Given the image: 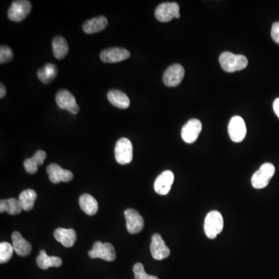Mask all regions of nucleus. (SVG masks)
Returning <instances> with one entry per match:
<instances>
[{"instance_id":"nucleus-1","label":"nucleus","mask_w":279,"mask_h":279,"mask_svg":"<svg viewBox=\"0 0 279 279\" xmlns=\"http://www.w3.org/2000/svg\"><path fill=\"white\" fill-rule=\"evenodd\" d=\"M220 65L227 72L241 71L245 69L248 65V58L242 55H234L231 52H223L220 56Z\"/></svg>"},{"instance_id":"nucleus-2","label":"nucleus","mask_w":279,"mask_h":279,"mask_svg":"<svg viewBox=\"0 0 279 279\" xmlns=\"http://www.w3.org/2000/svg\"><path fill=\"white\" fill-rule=\"evenodd\" d=\"M223 218L221 213L217 210H213L207 215L204 223V231L207 237L214 239L220 234L223 229Z\"/></svg>"},{"instance_id":"nucleus-3","label":"nucleus","mask_w":279,"mask_h":279,"mask_svg":"<svg viewBox=\"0 0 279 279\" xmlns=\"http://www.w3.org/2000/svg\"><path fill=\"white\" fill-rule=\"evenodd\" d=\"M274 172H275V169L272 164H263L261 168L253 175L251 178V184L253 187L257 189L265 188L272 179Z\"/></svg>"},{"instance_id":"nucleus-4","label":"nucleus","mask_w":279,"mask_h":279,"mask_svg":"<svg viewBox=\"0 0 279 279\" xmlns=\"http://www.w3.org/2000/svg\"><path fill=\"white\" fill-rule=\"evenodd\" d=\"M115 158L119 165L131 163L133 159L132 143L128 138L119 139L115 146Z\"/></svg>"},{"instance_id":"nucleus-5","label":"nucleus","mask_w":279,"mask_h":279,"mask_svg":"<svg viewBox=\"0 0 279 279\" xmlns=\"http://www.w3.org/2000/svg\"><path fill=\"white\" fill-rule=\"evenodd\" d=\"M179 10L180 7L176 3H164L156 8L154 15L159 21L166 23L174 18H180Z\"/></svg>"},{"instance_id":"nucleus-6","label":"nucleus","mask_w":279,"mask_h":279,"mask_svg":"<svg viewBox=\"0 0 279 279\" xmlns=\"http://www.w3.org/2000/svg\"><path fill=\"white\" fill-rule=\"evenodd\" d=\"M32 6L30 1L19 0L12 3L8 10V17L14 22L22 21L31 11Z\"/></svg>"},{"instance_id":"nucleus-7","label":"nucleus","mask_w":279,"mask_h":279,"mask_svg":"<svg viewBox=\"0 0 279 279\" xmlns=\"http://www.w3.org/2000/svg\"><path fill=\"white\" fill-rule=\"evenodd\" d=\"M89 256L91 258H100L106 261H113L116 259V251L110 243L96 242L93 249L89 251Z\"/></svg>"},{"instance_id":"nucleus-8","label":"nucleus","mask_w":279,"mask_h":279,"mask_svg":"<svg viewBox=\"0 0 279 279\" xmlns=\"http://www.w3.org/2000/svg\"><path fill=\"white\" fill-rule=\"evenodd\" d=\"M228 132L233 142L240 143L243 141L247 134L246 124L243 118L239 116H233L229 123Z\"/></svg>"},{"instance_id":"nucleus-9","label":"nucleus","mask_w":279,"mask_h":279,"mask_svg":"<svg viewBox=\"0 0 279 279\" xmlns=\"http://www.w3.org/2000/svg\"><path fill=\"white\" fill-rule=\"evenodd\" d=\"M57 104L61 109H67L73 114H77L80 109L74 96L68 90H61L55 96Z\"/></svg>"},{"instance_id":"nucleus-10","label":"nucleus","mask_w":279,"mask_h":279,"mask_svg":"<svg viewBox=\"0 0 279 279\" xmlns=\"http://www.w3.org/2000/svg\"><path fill=\"white\" fill-rule=\"evenodd\" d=\"M185 76V69L179 64L171 65L163 74V82L169 87H175L182 83Z\"/></svg>"},{"instance_id":"nucleus-11","label":"nucleus","mask_w":279,"mask_h":279,"mask_svg":"<svg viewBox=\"0 0 279 279\" xmlns=\"http://www.w3.org/2000/svg\"><path fill=\"white\" fill-rule=\"evenodd\" d=\"M126 223H127V229L131 234L140 233L144 228V221L141 214L134 210V209H128L124 212Z\"/></svg>"},{"instance_id":"nucleus-12","label":"nucleus","mask_w":279,"mask_h":279,"mask_svg":"<svg viewBox=\"0 0 279 279\" xmlns=\"http://www.w3.org/2000/svg\"><path fill=\"white\" fill-rule=\"evenodd\" d=\"M202 131V124L198 119L188 121L182 129V138L187 144H193Z\"/></svg>"},{"instance_id":"nucleus-13","label":"nucleus","mask_w":279,"mask_h":279,"mask_svg":"<svg viewBox=\"0 0 279 279\" xmlns=\"http://www.w3.org/2000/svg\"><path fill=\"white\" fill-rule=\"evenodd\" d=\"M131 56L129 51L123 48H112L103 50L100 53L101 61L106 63H116L128 59Z\"/></svg>"},{"instance_id":"nucleus-14","label":"nucleus","mask_w":279,"mask_h":279,"mask_svg":"<svg viewBox=\"0 0 279 279\" xmlns=\"http://www.w3.org/2000/svg\"><path fill=\"white\" fill-rule=\"evenodd\" d=\"M150 253L153 258L158 261L168 258L170 255V249L166 246L162 236L158 233H154L152 236Z\"/></svg>"},{"instance_id":"nucleus-15","label":"nucleus","mask_w":279,"mask_h":279,"mask_svg":"<svg viewBox=\"0 0 279 279\" xmlns=\"http://www.w3.org/2000/svg\"><path fill=\"white\" fill-rule=\"evenodd\" d=\"M47 172L49 175V179L52 183L58 184L59 182H68L72 180V172L63 169L57 164H51L47 168Z\"/></svg>"},{"instance_id":"nucleus-16","label":"nucleus","mask_w":279,"mask_h":279,"mask_svg":"<svg viewBox=\"0 0 279 279\" xmlns=\"http://www.w3.org/2000/svg\"><path fill=\"white\" fill-rule=\"evenodd\" d=\"M175 176L171 171H165L162 172L154 182V190L157 194L161 195H166L169 194L172 188Z\"/></svg>"},{"instance_id":"nucleus-17","label":"nucleus","mask_w":279,"mask_h":279,"mask_svg":"<svg viewBox=\"0 0 279 279\" xmlns=\"http://www.w3.org/2000/svg\"><path fill=\"white\" fill-rule=\"evenodd\" d=\"M12 242H13L14 251L19 256H27L31 253V245L27 242V240H25L19 232L16 231L13 233Z\"/></svg>"},{"instance_id":"nucleus-18","label":"nucleus","mask_w":279,"mask_h":279,"mask_svg":"<svg viewBox=\"0 0 279 279\" xmlns=\"http://www.w3.org/2000/svg\"><path fill=\"white\" fill-rule=\"evenodd\" d=\"M54 236L65 248H71L77 240L76 232L73 229L58 228L55 230Z\"/></svg>"},{"instance_id":"nucleus-19","label":"nucleus","mask_w":279,"mask_h":279,"mask_svg":"<svg viewBox=\"0 0 279 279\" xmlns=\"http://www.w3.org/2000/svg\"><path fill=\"white\" fill-rule=\"evenodd\" d=\"M107 24L108 20L106 17H105L104 16H99V17L86 20L83 23V29L85 33H88V34H93V33L104 30Z\"/></svg>"},{"instance_id":"nucleus-20","label":"nucleus","mask_w":279,"mask_h":279,"mask_svg":"<svg viewBox=\"0 0 279 279\" xmlns=\"http://www.w3.org/2000/svg\"><path fill=\"white\" fill-rule=\"evenodd\" d=\"M107 99L111 104L119 109H128L131 104L129 98L121 90H112L107 93Z\"/></svg>"},{"instance_id":"nucleus-21","label":"nucleus","mask_w":279,"mask_h":279,"mask_svg":"<svg viewBox=\"0 0 279 279\" xmlns=\"http://www.w3.org/2000/svg\"><path fill=\"white\" fill-rule=\"evenodd\" d=\"M36 264L41 269L47 270L51 267H61L62 261L58 257L48 256L45 250H42L40 255L36 258Z\"/></svg>"},{"instance_id":"nucleus-22","label":"nucleus","mask_w":279,"mask_h":279,"mask_svg":"<svg viewBox=\"0 0 279 279\" xmlns=\"http://www.w3.org/2000/svg\"><path fill=\"white\" fill-rule=\"evenodd\" d=\"M52 50L57 59H62L68 53L69 46L65 38L61 36H57L52 41Z\"/></svg>"},{"instance_id":"nucleus-23","label":"nucleus","mask_w":279,"mask_h":279,"mask_svg":"<svg viewBox=\"0 0 279 279\" xmlns=\"http://www.w3.org/2000/svg\"><path fill=\"white\" fill-rule=\"evenodd\" d=\"M58 74V68L56 65L48 63L43 68L37 71V77L44 84H49L52 83Z\"/></svg>"},{"instance_id":"nucleus-24","label":"nucleus","mask_w":279,"mask_h":279,"mask_svg":"<svg viewBox=\"0 0 279 279\" xmlns=\"http://www.w3.org/2000/svg\"><path fill=\"white\" fill-rule=\"evenodd\" d=\"M82 210L89 216H93L98 211V203L94 197L89 194H83L79 198Z\"/></svg>"},{"instance_id":"nucleus-25","label":"nucleus","mask_w":279,"mask_h":279,"mask_svg":"<svg viewBox=\"0 0 279 279\" xmlns=\"http://www.w3.org/2000/svg\"><path fill=\"white\" fill-rule=\"evenodd\" d=\"M21 204L20 200L15 198L3 200L0 202V212H7L10 215L19 214L22 211Z\"/></svg>"},{"instance_id":"nucleus-26","label":"nucleus","mask_w":279,"mask_h":279,"mask_svg":"<svg viewBox=\"0 0 279 279\" xmlns=\"http://www.w3.org/2000/svg\"><path fill=\"white\" fill-rule=\"evenodd\" d=\"M36 196L37 195H36V192L33 189H26L22 192L19 200H20L23 210L25 211L31 210L34 207Z\"/></svg>"},{"instance_id":"nucleus-27","label":"nucleus","mask_w":279,"mask_h":279,"mask_svg":"<svg viewBox=\"0 0 279 279\" xmlns=\"http://www.w3.org/2000/svg\"><path fill=\"white\" fill-rule=\"evenodd\" d=\"M14 251L13 245L10 243L2 242L0 244V263L4 264L8 262L13 256Z\"/></svg>"},{"instance_id":"nucleus-28","label":"nucleus","mask_w":279,"mask_h":279,"mask_svg":"<svg viewBox=\"0 0 279 279\" xmlns=\"http://www.w3.org/2000/svg\"><path fill=\"white\" fill-rule=\"evenodd\" d=\"M134 275L135 279H158L156 276L150 275L146 273L144 265L141 263H137L134 266Z\"/></svg>"},{"instance_id":"nucleus-29","label":"nucleus","mask_w":279,"mask_h":279,"mask_svg":"<svg viewBox=\"0 0 279 279\" xmlns=\"http://www.w3.org/2000/svg\"><path fill=\"white\" fill-rule=\"evenodd\" d=\"M13 58H14L13 50L6 45H2L0 48V63L4 64V63L9 62L13 59Z\"/></svg>"},{"instance_id":"nucleus-30","label":"nucleus","mask_w":279,"mask_h":279,"mask_svg":"<svg viewBox=\"0 0 279 279\" xmlns=\"http://www.w3.org/2000/svg\"><path fill=\"white\" fill-rule=\"evenodd\" d=\"M23 166H24L25 170L27 173L29 174H35L37 172L38 166H36V164L33 162V159L30 158L26 159L23 162Z\"/></svg>"},{"instance_id":"nucleus-31","label":"nucleus","mask_w":279,"mask_h":279,"mask_svg":"<svg viewBox=\"0 0 279 279\" xmlns=\"http://www.w3.org/2000/svg\"><path fill=\"white\" fill-rule=\"evenodd\" d=\"M46 157L47 154L45 153V151L42 150H39L33 154L31 158L33 159V162L36 164V166H41L43 165Z\"/></svg>"},{"instance_id":"nucleus-32","label":"nucleus","mask_w":279,"mask_h":279,"mask_svg":"<svg viewBox=\"0 0 279 279\" xmlns=\"http://www.w3.org/2000/svg\"><path fill=\"white\" fill-rule=\"evenodd\" d=\"M271 37L274 42L279 45V22H275L271 28Z\"/></svg>"},{"instance_id":"nucleus-33","label":"nucleus","mask_w":279,"mask_h":279,"mask_svg":"<svg viewBox=\"0 0 279 279\" xmlns=\"http://www.w3.org/2000/svg\"><path fill=\"white\" fill-rule=\"evenodd\" d=\"M273 109H274V112H275L277 117L279 118V98H277V99L274 101V103H273Z\"/></svg>"},{"instance_id":"nucleus-34","label":"nucleus","mask_w":279,"mask_h":279,"mask_svg":"<svg viewBox=\"0 0 279 279\" xmlns=\"http://www.w3.org/2000/svg\"><path fill=\"white\" fill-rule=\"evenodd\" d=\"M7 94V89L3 83H1V89H0V98L3 99Z\"/></svg>"}]
</instances>
